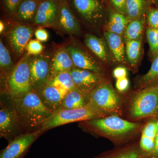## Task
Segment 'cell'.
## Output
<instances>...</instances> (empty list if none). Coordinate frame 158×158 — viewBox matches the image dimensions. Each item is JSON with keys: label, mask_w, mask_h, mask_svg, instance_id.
Here are the masks:
<instances>
[{"label": "cell", "mask_w": 158, "mask_h": 158, "mask_svg": "<svg viewBox=\"0 0 158 158\" xmlns=\"http://www.w3.org/2000/svg\"><path fill=\"white\" fill-rule=\"evenodd\" d=\"M143 126L116 115L92 118L79 123V126L84 131L117 143L132 139L141 131Z\"/></svg>", "instance_id": "1"}, {"label": "cell", "mask_w": 158, "mask_h": 158, "mask_svg": "<svg viewBox=\"0 0 158 158\" xmlns=\"http://www.w3.org/2000/svg\"><path fill=\"white\" fill-rule=\"evenodd\" d=\"M15 99L18 117L24 133L40 129L54 113L44 103L39 94L33 89Z\"/></svg>", "instance_id": "2"}, {"label": "cell", "mask_w": 158, "mask_h": 158, "mask_svg": "<svg viewBox=\"0 0 158 158\" xmlns=\"http://www.w3.org/2000/svg\"><path fill=\"white\" fill-rule=\"evenodd\" d=\"M128 113L135 120L158 116V83L143 88L132 98Z\"/></svg>", "instance_id": "3"}, {"label": "cell", "mask_w": 158, "mask_h": 158, "mask_svg": "<svg viewBox=\"0 0 158 158\" xmlns=\"http://www.w3.org/2000/svg\"><path fill=\"white\" fill-rule=\"evenodd\" d=\"M24 132L18 117L15 99L7 91L0 95V136L9 142Z\"/></svg>", "instance_id": "4"}, {"label": "cell", "mask_w": 158, "mask_h": 158, "mask_svg": "<svg viewBox=\"0 0 158 158\" xmlns=\"http://www.w3.org/2000/svg\"><path fill=\"white\" fill-rule=\"evenodd\" d=\"M108 116L89 103L84 107L73 110L61 109L55 112L44 123L41 129L45 132L63 125Z\"/></svg>", "instance_id": "5"}, {"label": "cell", "mask_w": 158, "mask_h": 158, "mask_svg": "<svg viewBox=\"0 0 158 158\" xmlns=\"http://www.w3.org/2000/svg\"><path fill=\"white\" fill-rule=\"evenodd\" d=\"M90 103L107 115L120 114L123 100L112 85L104 81L94 88L90 94Z\"/></svg>", "instance_id": "6"}, {"label": "cell", "mask_w": 158, "mask_h": 158, "mask_svg": "<svg viewBox=\"0 0 158 158\" xmlns=\"http://www.w3.org/2000/svg\"><path fill=\"white\" fill-rule=\"evenodd\" d=\"M31 56L26 53L15 64L14 69L6 81V91L15 99L19 98L31 90Z\"/></svg>", "instance_id": "7"}, {"label": "cell", "mask_w": 158, "mask_h": 158, "mask_svg": "<svg viewBox=\"0 0 158 158\" xmlns=\"http://www.w3.org/2000/svg\"><path fill=\"white\" fill-rule=\"evenodd\" d=\"M52 55L43 53L31 56L30 63L31 86L33 90L40 93L47 85L51 75Z\"/></svg>", "instance_id": "8"}, {"label": "cell", "mask_w": 158, "mask_h": 158, "mask_svg": "<svg viewBox=\"0 0 158 158\" xmlns=\"http://www.w3.org/2000/svg\"><path fill=\"white\" fill-rule=\"evenodd\" d=\"M33 27L18 23L7 31L6 37L15 56L20 59L25 54L27 45L34 34Z\"/></svg>", "instance_id": "9"}, {"label": "cell", "mask_w": 158, "mask_h": 158, "mask_svg": "<svg viewBox=\"0 0 158 158\" xmlns=\"http://www.w3.org/2000/svg\"><path fill=\"white\" fill-rule=\"evenodd\" d=\"M44 133L40 129L17 136L1 150L0 158H24L33 143Z\"/></svg>", "instance_id": "10"}, {"label": "cell", "mask_w": 158, "mask_h": 158, "mask_svg": "<svg viewBox=\"0 0 158 158\" xmlns=\"http://www.w3.org/2000/svg\"><path fill=\"white\" fill-rule=\"evenodd\" d=\"M77 11L92 26L97 25L104 17L105 10L98 0H73Z\"/></svg>", "instance_id": "11"}, {"label": "cell", "mask_w": 158, "mask_h": 158, "mask_svg": "<svg viewBox=\"0 0 158 158\" xmlns=\"http://www.w3.org/2000/svg\"><path fill=\"white\" fill-rule=\"evenodd\" d=\"M59 4L56 0H43L40 2L34 22L43 27H56L59 16Z\"/></svg>", "instance_id": "12"}, {"label": "cell", "mask_w": 158, "mask_h": 158, "mask_svg": "<svg viewBox=\"0 0 158 158\" xmlns=\"http://www.w3.org/2000/svg\"><path fill=\"white\" fill-rule=\"evenodd\" d=\"M73 62L74 67L91 71L104 77V70L99 64L73 43L66 46Z\"/></svg>", "instance_id": "13"}, {"label": "cell", "mask_w": 158, "mask_h": 158, "mask_svg": "<svg viewBox=\"0 0 158 158\" xmlns=\"http://www.w3.org/2000/svg\"><path fill=\"white\" fill-rule=\"evenodd\" d=\"M75 86L79 90L90 94L98 85L104 81V77L91 71L73 67L71 70Z\"/></svg>", "instance_id": "14"}, {"label": "cell", "mask_w": 158, "mask_h": 158, "mask_svg": "<svg viewBox=\"0 0 158 158\" xmlns=\"http://www.w3.org/2000/svg\"><path fill=\"white\" fill-rule=\"evenodd\" d=\"M56 26L67 34L77 35L81 32L80 23L66 2L59 3V14Z\"/></svg>", "instance_id": "15"}, {"label": "cell", "mask_w": 158, "mask_h": 158, "mask_svg": "<svg viewBox=\"0 0 158 158\" xmlns=\"http://www.w3.org/2000/svg\"><path fill=\"white\" fill-rule=\"evenodd\" d=\"M67 92L64 88L48 84L39 94L44 105L54 113L61 110L62 101Z\"/></svg>", "instance_id": "16"}, {"label": "cell", "mask_w": 158, "mask_h": 158, "mask_svg": "<svg viewBox=\"0 0 158 158\" xmlns=\"http://www.w3.org/2000/svg\"><path fill=\"white\" fill-rule=\"evenodd\" d=\"M73 67L72 59L66 46L59 48L52 57L50 78L60 73L71 71Z\"/></svg>", "instance_id": "17"}, {"label": "cell", "mask_w": 158, "mask_h": 158, "mask_svg": "<svg viewBox=\"0 0 158 158\" xmlns=\"http://www.w3.org/2000/svg\"><path fill=\"white\" fill-rule=\"evenodd\" d=\"M89 94L77 88L68 90L62 101L61 109L73 110L84 107L90 103Z\"/></svg>", "instance_id": "18"}, {"label": "cell", "mask_w": 158, "mask_h": 158, "mask_svg": "<svg viewBox=\"0 0 158 158\" xmlns=\"http://www.w3.org/2000/svg\"><path fill=\"white\" fill-rule=\"evenodd\" d=\"M108 48L116 62H123L125 59V46L121 35L107 31L104 34Z\"/></svg>", "instance_id": "19"}, {"label": "cell", "mask_w": 158, "mask_h": 158, "mask_svg": "<svg viewBox=\"0 0 158 158\" xmlns=\"http://www.w3.org/2000/svg\"><path fill=\"white\" fill-rule=\"evenodd\" d=\"M85 45L102 62L110 61V55L106 41L97 36L90 34L85 35Z\"/></svg>", "instance_id": "20"}, {"label": "cell", "mask_w": 158, "mask_h": 158, "mask_svg": "<svg viewBox=\"0 0 158 158\" xmlns=\"http://www.w3.org/2000/svg\"><path fill=\"white\" fill-rule=\"evenodd\" d=\"M13 63L9 50L5 46L2 38L0 39V70H1V91L6 90V81L14 69Z\"/></svg>", "instance_id": "21"}, {"label": "cell", "mask_w": 158, "mask_h": 158, "mask_svg": "<svg viewBox=\"0 0 158 158\" xmlns=\"http://www.w3.org/2000/svg\"><path fill=\"white\" fill-rule=\"evenodd\" d=\"M39 3L38 0H23L15 17L20 22L34 21Z\"/></svg>", "instance_id": "22"}, {"label": "cell", "mask_w": 158, "mask_h": 158, "mask_svg": "<svg viewBox=\"0 0 158 158\" xmlns=\"http://www.w3.org/2000/svg\"><path fill=\"white\" fill-rule=\"evenodd\" d=\"M145 22L146 17L144 15L130 21L124 33L125 42L141 39Z\"/></svg>", "instance_id": "23"}, {"label": "cell", "mask_w": 158, "mask_h": 158, "mask_svg": "<svg viewBox=\"0 0 158 158\" xmlns=\"http://www.w3.org/2000/svg\"><path fill=\"white\" fill-rule=\"evenodd\" d=\"M130 20L127 16L118 12L110 14L108 23V31L122 36Z\"/></svg>", "instance_id": "24"}, {"label": "cell", "mask_w": 158, "mask_h": 158, "mask_svg": "<svg viewBox=\"0 0 158 158\" xmlns=\"http://www.w3.org/2000/svg\"><path fill=\"white\" fill-rule=\"evenodd\" d=\"M142 50L141 39L130 40L126 42V55L131 66L135 67L139 62Z\"/></svg>", "instance_id": "25"}, {"label": "cell", "mask_w": 158, "mask_h": 158, "mask_svg": "<svg viewBox=\"0 0 158 158\" xmlns=\"http://www.w3.org/2000/svg\"><path fill=\"white\" fill-rule=\"evenodd\" d=\"M158 83V54L154 58L151 68L147 73L140 77L138 85L144 88Z\"/></svg>", "instance_id": "26"}, {"label": "cell", "mask_w": 158, "mask_h": 158, "mask_svg": "<svg viewBox=\"0 0 158 158\" xmlns=\"http://www.w3.org/2000/svg\"><path fill=\"white\" fill-rule=\"evenodd\" d=\"M48 84L65 88L68 91L76 88L72 77L71 71L57 74L49 79Z\"/></svg>", "instance_id": "27"}, {"label": "cell", "mask_w": 158, "mask_h": 158, "mask_svg": "<svg viewBox=\"0 0 158 158\" xmlns=\"http://www.w3.org/2000/svg\"><path fill=\"white\" fill-rule=\"evenodd\" d=\"M146 7L145 0H127L126 15L130 21L143 15Z\"/></svg>", "instance_id": "28"}, {"label": "cell", "mask_w": 158, "mask_h": 158, "mask_svg": "<svg viewBox=\"0 0 158 158\" xmlns=\"http://www.w3.org/2000/svg\"><path fill=\"white\" fill-rule=\"evenodd\" d=\"M96 158H140V154L138 149L131 147L116 151L108 156H101Z\"/></svg>", "instance_id": "29"}, {"label": "cell", "mask_w": 158, "mask_h": 158, "mask_svg": "<svg viewBox=\"0 0 158 158\" xmlns=\"http://www.w3.org/2000/svg\"><path fill=\"white\" fill-rule=\"evenodd\" d=\"M146 37L151 54L155 58L158 54V29L148 27L146 31Z\"/></svg>", "instance_id": "30"}, {"label": "cell", "mask_w": 158, "mask_h": 158, "mask_svg": "<svg viewBox=\"0 0 158 158\" xmlns=\"http://www.w3.org/2000/svg\"><path fill=\"white\" fill-rule=\"evenodd\" d=\"M44 47L37 39L31 40L26 48L27 53L29 56H37L42 53Z\"/></svg>", "instance_id": "31"}, {"label": "cell", "mask_w": 158, "mask_h": 158, "mask_svg": "<svg viewBox=\"0 0 158 158\" xmlns=\"http://www.w3.org/2000/svg\"><path fill=\"white\" fill-rule=\"evenodd\" d=\"M157 121H151L144 125L141 130V135L155 139L158 132Z\"/></svg>", "instance_id": "32"}, {"label": "cell", "mask_w": 158, "mask_h": 158, "mask_svg": "<svg viewBox=\"0 0 158 158\" xmlns=\"http://www.w3.org/2000/svg\"><path fill=\"white\" fill-rule=\"evenodd\" d=\"M155 144V139L148 138L143 135L141 136L140 141V147L142 151L152 153L154 148Z\"/></svg>", "instance_id": "33"}, {"label": "cell", "mask_w": 158, "mask_h": 158, "mask_svg": "<svg viewBox=\"0 0 158 158\" xmlns=\"http://www.w3.org/2000/svg\"><path fill=\"white\" fill-rule=\"evenodd\" d=\"M146 18L149 27L158 29V9L150 8L148 9Z\"/></svg>", "instance_id": "34"}, {"label": "cell", "mask_w": 158, "mask_h": 158, "mask_svg": "<svg viewBox=\"0 0 158 158\" xmlns=\"http://www.w3.org/2000/svg\"><path fill=\"white\" fill-rule=\"evenodd\" d=\"M6 9L10 13L15 15L23 0H4Z\"/></svg>", "instance_id": "35"}, {"label": "cell", "mask_w": 158, "mask_h": 158, "mask_svg": "<svg viewBox=\"0 0 158 158\" xmlns=\"http://www.w3.org/2000/svg\"><path fill=\"white\" fill-rule=\"evenodd\" d=\"M130 83L127 77L116 80V88L118 92L126 91L129 87Z\"/></svg>", "instance_id": "36"}, {"label": "cell", "mask_w": 158, "mask_h": 158, "mask_svg": "<svg viewBox=\"0 0 158 158\" xmlns=\"http://www.w3.org/2000/svg\"><path fill=\"white\" fill-rule=\"evenodd\" d=\"M34 35L36 39L40 42H45L48 41L49 38V34L47 31L42 27H40L35 30Z\"/></svg>", "instance_id": "37"}, {"label": "cell", "mask_w": 158, "mask_h": 158, "mask_svg": "<svg viewBox=\"0 0 158 158\" xmlns=\"http://www.w3.org/2000/svg\"><path fill=\"white\" fill-rule=\"evenodd\" d=\"M127 0H111L112 4L117 12L126 14V2Z\"/></svg>", "instance_id": "38"}, {"label": "cell", "mask_w": 158, "mask_h": 158, "mask_svg": "<svg viewBox=\"0 0 158 158\" xmlns=\"http://www.w3.org/2000/svg\"><path fill=\"white\" fill-rule=\"evenodd\" d=\"M127 71L124 67H116L113 71V76L114 78L117 79L126 77H127Z\"/></svg>", "instance_id": "39"}, {"label": "cell", "mask_w": 158, "mask_h": 158, "mask_svg": "<svg viewBox=\"0 0 158 158\" xmlns=\"http://www.w3.org/2000/svg\"><path fill=\"white\" fill-rule=\"evenodd\" d=\"M152 154L154 156H158V132L155 138V147Z\"/></svg>", "instance_id": "40"}, {"label": "cell", "mask_w": 158, "mask_h": 158, "mask_svg": "<svg viewBox=\"0 0 158 158\" xmlns=\"http://www.w3.org/2000/svg\"><path fill=\"white\" fill-rule=\"evenodd\" d=\"M5 28H6V26H5V23H3L2 21L1 20L0 21V33L1 34L4 33Z\"/></svg>", "instance_id": "41"}, {"label": "cell", "mask_w": 158, "mask_h": 158, "mask_svg": "<svg viewBox=\"0 0 158 158\" xmlns=\"http://www.w3.org/2000/svg\"><path fill=\"white\" fill-rule=\"evenodd\" d=\"M150 2H152L154 3L155 2L156 0H148Z\"/></svg>", "instance_id": "42"}, {"label": "cell", "mask_w": 158, "mask_h": 158, "mask_svg": "<svg viewBox=\"0 0 158 158\" xmlns=\"http://www.w3.org/2000/svg\"><path fill=\"white\" fill-rule=\"evenodd\" d=\"M156 123H157V126L158 127V120L157 121Z\"/></svg>", "instance_id": "43"}]
</instances>
